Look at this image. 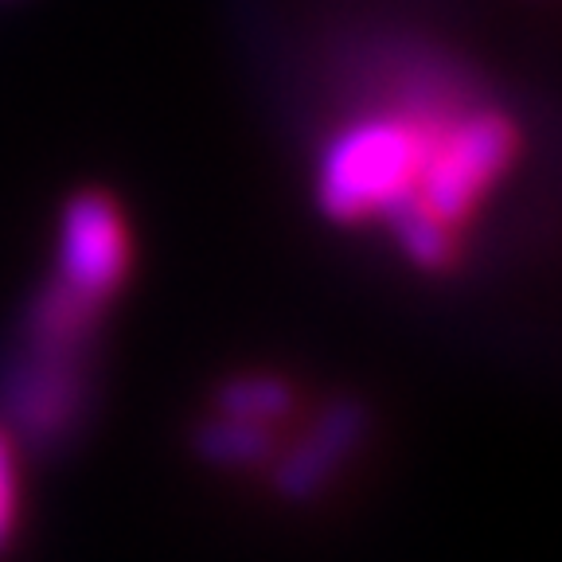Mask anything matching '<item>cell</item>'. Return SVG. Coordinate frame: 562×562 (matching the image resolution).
Listing matches in <instances>:
<instances>
[{"label": "cell", "mask_w": 562, "mask_h": 562, "mask_svg": "<svg viewBox=\"0 0 562 562\" xmlns=\"http://www.w3.org/2000/svg\"><path fill=\"white\" fill-rule=\"evenodd\" d=\"M195 449L211 465H262L270 461L278 438L270 426H255V422H238L227 414H215L195 430Z\"/></svg>", "instance_id": "5"}, {"label": "cell", "mask_w": 562, "mask_h": 562, "mask_svg": "<svg viewBox=\"0 0 562 562\" xmlns=\"http://www.w3.org/2000/svg\"><path fill=\"white\" fill-rule=\"evenodd\" d=\"M293 386L278 375H238L227 379L215 395V414H227L238 422H255V426H270L281 422L293 411Z\"/></svg>", "instance_id": "6"}, {"label": "cell", "mask_w": 562, "mask_h": 562, "mask_svg": "<svg viewBox=\"0 0 562 562\" xmlns=\"http://www.w3.org/2000/svg\"><path fill=\"white\" fill-rule=\"evenodd\" d=\"M363 430H368V414L360 403H340L325 406L321 418L313 422V430L281 457L278 465V488L290 501H305L313 492H321L336 476V469L348 461V453L360 446Z\"/></svg>", "instance_id": "4"}, {"label": "cell", "mask_w": 562, "mask_h": 562, "mask_svg": "<svg viewBox=\"0 0 562 562\" xmlns=\"http://www.w3.org/2000/svg\"><path fill=\"white\" fill-rule=\"evenodd\" d=\"M16 457H12L9 438L0 434V547L9 543L12 524H16Z\"/></svg>", "instance_id": "7"}, {"label": "cell", "mask_w": 562, "mask_h": 562, "mask_svg": "<svg viewBox=\"0 0 562 562\" xmlns=\"http://www.w3.org/2000/svg\"><path fill=\"white\" fill-rule=\"evenodd\" d=\"M469 105L465 79L446 63H414L403 70L398 105L351 117L321 153L316 200L328 220H383L391 235L411 227L426 168Z\"/></svg>", "instance_id": "1"}, {"label": "cell", "mask_w": 562, "mask_h": 562, "mask_svg": "<svg viewBox=\"0 0 562 562\" xmlns=\"http://www.w3.org/2000/svg\"><path fill=\"white\" fill-rule=\"evenodd\" d=\"M87 348L32 340V356L12 379V414L32 438H55L82 411L87 379H82Z\"/></svg>", "instance_id": "3"}, {"label": "cell", "mask_w": 562, "mask_h": 562, "mask_svg": "<svg viewBox=\"0 0 562 562\" xmlns=\"http://www.w3.org/2000/svg\"><path fill=\"white\" fill-rule=\"evenodd\" d=\"M130 273V231L105 192L70 195L59 223V285L102 308Z\"/></svg>", "instance_id": "2"}]
</instances>
